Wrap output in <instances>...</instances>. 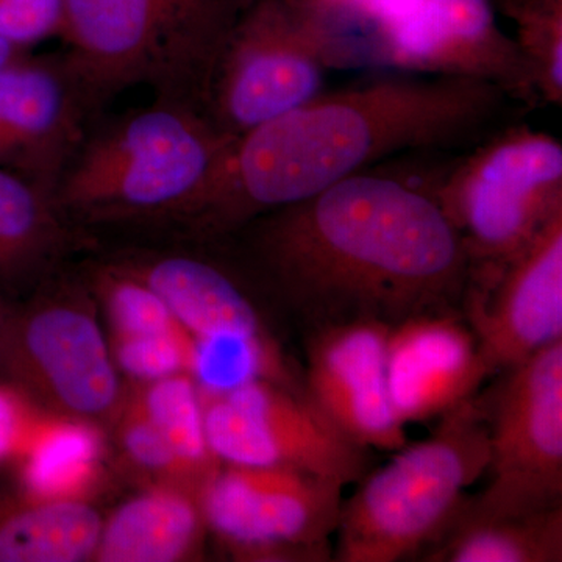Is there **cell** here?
<instances>
[{
	"label": "cell",
	"mask_w": 562,
	"mask_h": 562,
	"mask_svg": "<svg viewBox=\"0 0 562 562\" xmlns=\"http://www.w3.org/2000/svg\"><path fill=\"white\" fill-rule=\"evenodd\" d=\"M422 177L379 166L233 233L251 272L316 328L449 312L471 268Z\"/></svg>",
	"instance_id": "cell-1"
},
{
	"label": "cell",
	"mask_w": 562,
	"mask_h": 562,
	"mask_svg": "<svg viewBox=\"0 0 562 562\" xmlns=\"http://www.w3.org/2000/svg\"><path fill=\"white\" fill-rule=\"evenodd\" d=\"M528 110L490 81L379 70L236 138L192 232L227 236L262 213L408 155L471 149Z\"/></svg>",
	"instance_id": "cell-2"
},
{
	"label": "cell",
	"mask_w": 562,
	"mask_h": 562,
	"mask_svg": "<svg viewBox=\"0 0 562 562\" xmlns=\"http://www.w3.org/2000/svg\"><path fill=\"white\" fill-rule=\"evenodd\" d=\"M209 114L154 101L87 132L55 184L68 220L191 224L235 144Z\"/></svg>",
	"instance_id": "cell-3"
},
{
	"label": "cell",
	"mask_w": 562,
	"mask_h": 562,
	"mask_svg": "<svg viewBox=\"0 0 562 562\" xmlns=\"http://www.w3.org/2000/svg\"><path fill=\"white\" fill-rule=\"evenodd\" d=\"M257 2L63 0L61 60L91 111L140 87L206 113L225 46Z\"/></svg>",
	"instance_id": "cell-4"
},
{
	"label": "cell",
	"mask_w": 562,
	"mask_h": 562,
	"mask_svg": "<svg viewBox=\"0 0 562 562\" xmlns=\"http://www.w3.org/2000/svg\"><path fill=\"white\" fill-rule=\"evenodd\" d=\"M425 441L403 446L342 501L335 560L398 562L424 557L464 506L490 464V427L472 401L446 414Z\"/></svg>",
	"instance_id": "cell-5"
},
{
	"label": "cell",
	"mask_w": 562,
	"mask_h": 562,
	"mask_svg": "<svg viewBox=\"0 0 562 562\" xmlns=\"http://www.w3.org/2000/svg\"><path fill=\"white\" fill-rule=\"evenodd\" d=\"M446 160L425 179L483 286L562 213V143L522 117Z\"/></svg>",
	"instance_id": "cell-6"
},
{
	"label": "cell",
	"mask_w": 562,
	"mask_h": 562,
	"mask_svg": "<svg viewBox=\"0 0 562 562\" xmlns=\"http://www.w3.org/2000/svg\"><path fill=\"white\" fill-rule=\"evenodd\" d=\"M0 379L46 412L109 428L127 383L87 281L61 280L11 305L0 330Z\"/></svg>",
	"instance_id": "cell-7"
},
{
	"label": "cell",
	"mask_w": 562,
	"mask_h": 562,
	"mask_svg": "<svg viewBox=\"0 0 562 562\" xmlns=\"http://www.w3.org/2000/svg\"><path fill=\"white\" fill-rule=\"evenodd\" d=\"M330 70L319 11L295 0H258L225 46L206 113L239 138L312 101Z\"/></svg>",
	"instance_id": "cell-8"
},
{
	"label": "cell",
	"mask_w": 562,
	"mask_h": 562,
	"mask_svg": "<svg viewBox=\"0 0 562 562\" xmlns=\"http://www.w3.org/2000/svg\"><path fill=\"white\" fill-rule=\"evenodd\" d=\"M342 490L297 469L222 462L201 502L210 535L233 560L322 562L333 558Z\"/></svg>",
	"instance_id": "cell-9"
},
{
	"label": "cell",
	"mask_w": 562,
	"mask_h": 562,
	"mask_svg": "<svg viewBox=\"0 0 562 562\" xmlns=\"http://www.w3.org/2000/svg\"><path fill=\"white\" fill-rule=\"evenodd\" d=\"M491 0H371L369 68L490 81L539 106L513 36Z\"/></svg>",
	"instance_id": "cell-10"
},
{
	"label": "cell",
	"mask_w": 562,
	"mask_h": 562,
	"mask_svg": "<svg viewBox=\"0 0 562 562\" xmlns=\"http://www.w3.org/2000/svg\"><path fill=\"white\" fill-rule=\"evenodd\" d=\"M490 427V483L462 516H525L562 506V339L509 369Z\"/></svg>",
	"instance_id": "cell-11"
},
{
	"label": "cell",
	"mask_w": 562,
	"mask_h": 562,
	"mask_svg": "<svg viewBox=\"0 0 562 562\" xmlns=\"http://www.w3.org/2000/svg\"><path fill=\"white\" fill-rule=\"evenodd\" d=\"M205 430L221 462L279 465L341 484L360 480L368 450L346 435L303 390L251 380L227 391H202Z\"/></svg>",
	"instance_id": "cell-12"
},
{
	"label": "cell",
	"mask_w": 562,
	"mask_h": 562,
	"mask_svg": "<svg viewBox=\"0 0 562 562\" xmlns=\"http://www.w3.org/2000/svg\"><path fill=\"white\" fill-rule=\"evenodd\" d=\"M390 327L351 321L316 328L306 349L303 392L350 441L366 450L397 452L406 432L387 392Z\"/></svg>",
	"instance_id": "cell-13"
},
{
	"label": "cell",
	"mask_w": 562,
	"mask_h": 562,
	"mask_svg": "<svg viewBox=\"0 0 562 562\" xmlns=\"http://www.w3.org/2000/svg\"><path fill=\"white\" fill-rule=\"evenodd\" d=\"M491 371L513 369L562 339V213L483 286L465 294Z\"/></svg>",
	"instance_id": "cell-14"
},
{
	"label": "cell",
	"mask_w": 562,
	"mask_h": 562,
	"mask_svg": "<svg viewBox=\"0 0 562 562\" xmlns=\"http://www.w3.org/2000/svg\"><path fill=\"white\" fill-rule=\"evenodd\" d=\"M90 114L61 57L0 66V168L54 192Z\"/></svg>",
	"instance_id": "cell-15"
},
{
	"label": "cell",
	"mask_w": 562,
	"mask_h": 562,
	"mask_svg": "<svg viewBox=\"0 0 562 562\" xmlns=\"http://www.w3.org/2000/svg\"><path fill=\"white\" fill-rule=\"evenodd\" d=\"M449 316L417 314L391 325L387 333V392L405 427L472 401L492 372L475 333Z\"/></svg>",
	"instance_id": "cell-16"
},
{
	"label": "cell",
	"mask_w": 562,
	"mask_h": 562,
	"mask_svg": "<svg viewBox=\"0 0 562 562\" xmlns=\"http://www.w3.org/2000/svg\"><path fill=\"white\" fill-rule=\"evenodd\" d=\"M120 261L161 295L192 342H276L241 281L220 262L191 251H150Z\"/></svg>",
	"instance_id": "cell-17"
},
{
	"label": "cell",
	"mask_w": 562,
	"mask_h": 562,
	"mask_svg": "<svg viewBox=\"0 0 562 562\" xmlns=\"http://www.w3.org/2000/svg\"><path fill=\"white\" fill-rule=\"evenodd\" d=\"M209 536L199 487L147 482L103 516L92 562L201 561Z\"/></svg>",
	"instance_id": "cell-18"
},
{
	"label": "cell",
	"mask_w": 562,
	"mask_h": 562,
	"mask_svg": "<svg viewBox=\"0 0 562 562\" xmlns=\"http://www.w3.org/2000/svg\"><path fill=\"white\" fill-rule=\"evenodd\" d=\"M109 431L44 409L14 464L13 487L50 502H92L113 476Z\"/></svg>",
	"instance_id": "cell-19"
},
{
	"label": "cell",
	"mask_w": 562,
	"mask_h": 562,
	"mask_svg": "<svg viewBox=\"0 0 562 562\" xmlns=\"http://www.w3.org/2000/svg\"><path fill=\"white\" fill-rule=\"evenodd\" d=\"M103 514L92 502L41 501L0 490V562H92Z\"/></svg>",
	"instance_id": "cell-20"
},
{
	"label": "cell",
	"mask_w": 562,
	"mask_h": 562,
	"mask_svg": "<svg viewBox=\"0 0 562 562\" xmlns=\"http://www.w3.org/2000/svg\"><path fill=\"white\" fill-rule=\"evenodd\" d=\"M68 244V217L54 192L0 168V291L41 276Z\"/></svg>",
	"instance_id": "cell-21"
},
{
	"label": "cell",
	"mask_w": 562,
	"mask_h": 562,
	"mask_svg": "<svg viewBox=\"0 0 562 562\" xmlns=\"http://www.w3.org/2000/svg\"><path fill=\"white\" fill-rule=\"evenodd\" d=\"M424 557L430 562H561L562 506L525 516L458 514Z\"/></svg>",
	"instance_id": "cell-22"
},
{
	"label": "cell",
	"mask_w": 562,
	"mask_h": 562,
	"mask_svg": "<svg viewBox=\"0 0 562 562\" xmlns=\"http://www.w3.org/2000/svg\"><path fill=\"white\" fill-rule=\"evenodd\" d=\"M127 386L192 479L202 486L209 482L222 462L206 438L202 390L190 373Z\"/></svg>",
	"instance_id": "cell-23"
},
{
	"label": "cell",
	"mask_w": 562,
	"mask_h": 562,
	"mask_svg": "<svg viewBox=\"0 0 562 562\" xmlns=\"http://www.w3.org/2000/svg\"><path fill=\"white\" fill-rule=\"evenodd\" d=\"M87 281L110 336L160 335L184 330L161 295L124 262L92 268Z\"/></svg>",
	"instance_id": "cell-24"
},
{
	"label": "cell",
	"mask_w": 562,
	"mask_h": 562,
	"mask_svg": "<svg viewBox=\"0 0 562 562\" xmlns=\"http://www.w3.org/2000/svg\"><path fill=\"white\" fill-rule=\"evenodd\" d=\"M502 16L514 24L539 105H562V0H509Z\"/></svg>",
	"instance_id": "cell-25"
},
{
	"label": "cell",
	"mask_w": 562,
	"mask_h": 562,
	"mask_svg": "<svg viewBox=\"0 0 562 562\" xmlns=\"http://www.w3.org/2000/svg\"><path fill=\"white\" fill-rule=\"evenodd\" d=\"M111 447L125 468L139 473L146 482H179L202 490L183 462L155 427L132 391H125L120 412L106 428Z\"/></svg>",
	"instance_id": "cell-26"
},
{
	"label": "cell",
	"mask_w": 562,
	"mask_h": 562,
	"mask_svg": "<svg viewBox=\"0 0 562 562\" xmlns=\"http://www.w3.org/2000/svg\"><path fill=\"white\" fill-rule=\"evenodd\" d=\"M111 355L127 384H144L190 373L192 341L187 330L160 335L110 336Z\"/></svg>",
	"instance_id": "cell-27"
},
{
	"label": "cell",
	"mask_w": 562,
	"mask_h": 562,
	"mask_svg": "<svg viewBox=\"0 0 562 562\" xmlns=\"http://www.w3.org/2000/svg\"><path fill=\"white\" fill-rule=\"evenodd\" d=\"M63 29V0H0V36L31 50Z\"/></svg>",
	"instance_id": "cell-28"
},
{
	"label": "cell",
	"mask_w": 562,
	"mask_h": 562,
	"mask_svg": "<svg viewBox=\"0 0 562 562\" xmlns=\"http://www.w3.org/2000/svg\"><path fill=\"white\" fill-rule=\"evenodd\" d=\"M44 409L0 379V471H10Z\"/></svg>",
	"instance_id": "cell-29"
},
{
	"label": "cell",
	"mask_w": 562,
	"mask_h": 562,
	"mask_svg": "<svg viewBox=\"0 0 562 562\" xmlns=\"http://www.w3.org/2000/svg\"><path fill=\"white\" fill-rule=\"evenodd\" d=\"M295 2L305 3L313 9L333 11V13H344V11L353 10L360 5L362 0H295Z\"/></svg>",
	"instance_id": "cell-30"
},
{
	"label": "cell",
	"mask_w": 562,
	"mask_h": 562,
	"mask_svg": "<svg viewBox=\"0 0 562 562\" xmlns=\"http://www.w3.org/2000/svg\"><path fill=\"white\" fill-rule=\"evenodd\" d=\"M29 54V50L21 49V47L14 46L9 40L0 36V66L7 65V63L16 60L22 55Z\"/></svg>",
	"instance_id": "cell-31"
},
{
	"label": "cell",
	"mask_w": 562,
	"mask_h": 562,
	"mask_svg": "<svg viewBox=\"0 0 562 562\" xmlns=\"http://www.w3.org/2000/svg\"><path fill=\"white\" fill-rule=\"evenodd\" d=\"M10 308V303H7L5 301H2V299H0V330H2L3 322H5L7 316H9Z\"/></svg>",
	"instance_id": "cell-32"
},
{
	"label": "cell",
	"mask_w": 562,
	"mask_h": 562,
	"mask_svg": "<svg viewBox=\"0 0 562 562\" xmlns=\"http://www.w3.org/2000/svg\"><path fill=\"white\" fill-rule=\"evenodd\" d=\"M492 5L495 7V10H497V13L501 14V11L505 9L506 3L509 2V0H491Z\"/></svg>",
	"instance_id": "cell-33"
}]
</instances>
